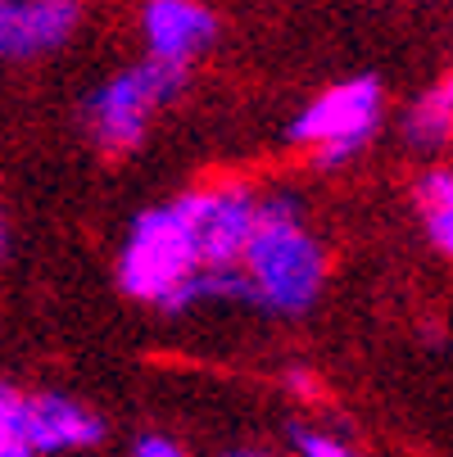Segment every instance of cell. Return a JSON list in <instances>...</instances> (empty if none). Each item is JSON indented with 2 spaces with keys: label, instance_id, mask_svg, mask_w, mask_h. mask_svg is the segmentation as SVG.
<instances>
[{
  "label": "cell",
  "instance_id": "obj_6",
  "mask_svg": "<svg viewBox=\"0 0 453 457\" xmlns=\"http://www.w3.org/2000/svg\"><path fill=\"white\" fill-rule=\"evenodd\" d=\"M141 32L150 59L168 63V69H186L218 41V19L205 0H146Z\"/></svg>",
  "mask_w": 453,
  "mask_h": 457
},
{
  "label": "cell",
  "instance_id": "obj_10",
  "mask_svg": "<svg viewBox=\"0 0 453 457\" xmlns=\"http://www.w3.org/2000/svg\"><path fill=\"white\" fill-rule=\"evenodd\" d=\"M413 209L422 218L426 240L453 258V168H426L413 186Z\"/></svg>",
  "mask_w": 453,
  "mask_h": 457
},
{
  "label": "cell",
  "instance_id": "obj_15",
  "mask_svg": "<svg viewBox=\"0 0 453 457\" xmlns=\"http://www.w3.org/2000/svg\"><path fill=\"white\" fill-rule=\"evenodd\" d=\"M222 457H277V453H268V448H227Z\"/></svg>",
  "mask_w": 453,
  "mask_h": 457
},
{
  "label": "cell",
  "instance_id": "obj_16",
  "mask_svg": "<svg viewBox=\"0 0 453 457\" xmlns=\"http://www.w3.org/2000/svg\"><path fill=\"white\" fill-rule=\"evenodd\" d=\"M10 253V222H5V213H0V258Z\"/></svg>",
  "mask_w": 453,
  "mask_h": 457
},
{
  "label": "cell",
  "instance_id": "obj_12",
  "mask_svg": "<svg viewBox=\"0 0 453 457\" xmlns=\"http://www.w3.org/2000/svg\"><path fill=\"white\" fill-rule=\"evenodd\" d=\"M290 439H295L299 457H358L345 439H336L327 430H313V426H290Z\"/></svg>",
  "mask_w": 453,
  "mask_h": 457
},
{
  "label": "cell",
  "instance_id": "obj_5",
  "mask_svg": "<svg viewBox=\"0 0 453 457\" xmlns=\"http://www.w3.org/2000/svg\"><path fill=\"white\" fill-rule=\"evenodd\" d=\"M190 204H196V236L205 268H240V253L258 222V195L245 181H222L190 190Z\"/></svg>",
  "mask_w": 453,
  "mask_h": 457
},
{
  "label": "cell",
  "instance_id": "obj_3",
  "mask_svg": "<svg viewBox=\"0 0 453 457\" xmlns=\"http://www.w3.org/2000/svg\"><path fill=\"white\" fill-rule=\"evenodd\" d=\"M186 87V69H168L159 59H141L132 69L113 73L105 87H96L82 104L87 132L105 154H132L150 127V113L177 100Z\"/></svg>",
  "mask_w": 453,
  "mask_h": 457
},
{
  "label": "cell",
  "instance_id": "obj_9",
  "mask_svg": "<svg viewBox=\"0 0 453 457\" xmlns=\"http://www.w3.org/2000/svg\"><path fill=\"white\" fill-rule=\"evenodd\" d=\"M404 141L417 150H444L453 141V69L408 104L404 113Z\"/></svg>",
  "mask_w": 453,
  "mask_h": 457
},
{
  "label": "cell",
  "instance_id": "obj_1",
  "mask_svg": "<svg viewBox=\"0 0 453 457\" xmlns=\"http://www.w3.org/2000/svg\"><path fill=\"white\" fill-rule=\"evenodd\" d=\"M240 272L254 286V308L264 312L299 317L317 303L327 281V253L308 231L295 190H273L258 200V222L240 253Z\"/></svg>",
  "mask_w": 453,
  "mask_h": 457
},
{
  "label": "cell",
  "instance_id": "obj_8",
  "mask_svg": "<svg viewBox=\"0 0 453 457\" xmlns=\"http://www.w3.org/2000/svg\"><path fill=\"white\" fill-rule=\"evenodd\" d=\"M23 435L32 453H78L105 439V421L69 399V395H28L23 399Z\"/></svg>",
  "mask_w": 453,
  "mask_h": 457
},
{
  "label": "cell",
  "instance_id": "obj_4",
  "mask_svg": "<svg viewBox=\"0 0 453 457\" xmlns=\"http://www.w3.org/2000/svg\"><path fill=\"white\" fill-rule=\"evenodd\" d=\"M381 82L376 78H349L322 96H313L286 127V141L299 150H313L317 168L349 163L381 127Z\"/></svg>",
  "mask_w": 453,
  "mask_h": 457
},
{
  "label": "cell",
  "instance_id": "obj_7",
  "mask_svg": "<svg viewBox=\"0 0 453 457\" xmlns=\"http://www.w3.org/2000/svg\"><path fill=\"white\" fill-rule=\"evenodd\" d=\"M78 19V0H0V59H37L59 50Z\"/></svg>",
  "mask_w": 453,
  "mask_h": 457
},
{
  "label": "cell",
  "instance_id": "obj_13",
  "mask_svg": "<svg viewBox=\"0 0 453 457\" xmlns=\"http://www.w3.org/2000/svg\"><path fill=\"white\" fill-rule=\"evenodd\" d=\"M132 457H186V453H181V444L168 439V435H141L137 448H132Z\"/></svg>",
  "mask_w": 453,
  "mask_h": 457
},
{
  "label": "cell",
  "instance_id": "obj_11",
  "mask_svg": "<svg viewBox=\"0 0 453 457\" xmlns=\"http://www.w3.org/2000/svg\"><path fill=\"white\" fill-rule=\"evenodd\" d=\"M0 457H37L23 435V395L0 385Z\"/></svg>",
  "mask_w": 453,
  "mask_h": 457
},
{
  "label": "cell",
  "instance_id": "obj_2",
  "mask_svg": "<svg viewBox=\"0 0 453 457\" xmlns=\"http://www.w3.org/2000/svg\"><path fill=\"white\" fill-rule=\"evenodd\" d=\"M205 268L200 258V236H196V204L190 190L177 195L172 204L146 209L118 249V290L137 303L177 308V295L196 281V272Z\"/></svg>",
  "mask_w": 453,
  "mask_h": 457
},
{
  "label": "cell",
  "instance_id": "obj_14",
  "mask_svg": "<svg viewBox=\"0 0 453 457\" xmlns=\"http://www.w3.org/2000/svg\"><path fill=\"white\" fill-rule=\"evenodd\" d=\"M286 380H290V389H295V395H313V376H304V371H290Z\"/></svg>",
  "mask_w": 453,
  "mask_h": 457
}]
</instances>
